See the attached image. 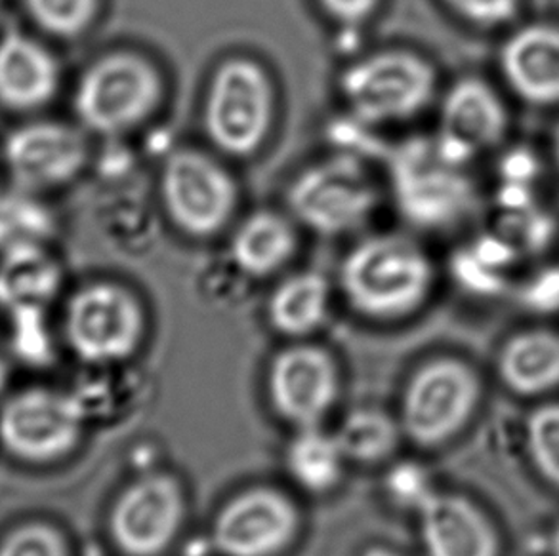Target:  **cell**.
Listing matches in <instances>:
<instances>
[{
  "instance_id": "6da1fadb",
  "label": "cell",
  "mask_w": 559,
  "mask_h": 556,
  "mask_svg": "<svg viewBox=\"0 0 559 556\" xmlns=\"http://www.w3.org/2000/svg\"><path fill=\"white\" fill-rule=\"evenodd\" d=\"M388 185L397 214L424 233L454 231L481 206L474 165L445 149L436 134L407 137L393 147Z\"/></svg>"
},
{
  "instance_id": "7a4b0ae2",
  "label": "cell",
  "mask_w": 559,
  "mask_h": 556,
  "mask_svg": "<svg viewBox=\"0 0 559 556\" xmlns=\"http://www.w3.org/2000/svg\"><path fill=\"white\" fill-rule=\"evenodd\" d=\"M436 278V264L416 239L374 233L357 241L342 257L338 285L357 313L395 321L423 307Z\"/></svg>"
},
{
  "instance_id": "3957f363",
  "label": "cell",
  "mask_w": 559,
  "mask_h": 556,
  "mask_svg": "<svg viewBox=\"0 0 559 556\" xmlns=\"http://www.w3.org/2000/svg\"><path fill=\"white\" fill-rule=\"evenodd\" d=\"M341 98L354 121L392 126L415 121L438 99L439 76L428 58L411 50H382L342 71Z\"/></svg>"
},
{
  "instance_id": "277c9868",
  "label": "cell",
  "mask_w": 559,
  "mask_h": 556,
  "mask_svg": "<svg viewBox=\"0 0 559 556\" xmlns=\"http://www.w3.org/2000/svg\"><path fill=\"white\" fill-rule=\"evenodd\" d=\"M163 76L152 61L129 50L106 53L76 83L73 109L81 129L96 136L142 126L163 99Z\"/></svg>"
},
{
  "instance_id": "5b68a950",
  "label": "cell",
  "mask_w": 559,
  "mask_h": 556,
  "mask_svg": "<svg viewBox=\"0 0 559 556\" xmlns=\"http://www.w3.org/2000/svg\"><path fill=\"white\" fill-rule=\"evenodd\" d=\"M380 189L357 157L336 155L298 173L288 185V216L326 239L359 233L380 208Z\"/></svg>"
},
{
  "instance_id": "8992f818",
  "label": "cell",
  "mask_w": 559,
  "mask_h": 556,
  "mask_svg": "<svg viewBox=\"0 0 559 556\" xmlns=\"http://www.w3.org/2000/svg\"><path fill=\"white\" fill-rule=\"evenodd\" d=\"M275 121V90L267 71L252 58L234 56L214 69L203 106L209 142L229 157L258 153Z\"/></svg>"
},
{
  "instance_id": "52a82bcc",
  "label": "cell",
  "mask_w": 559,
  "mask_h": 556,
  "mask_svg": "<svg viewBox=\"0 0 559 556\" xmlns=\"http://www.w3.org/2000/svg\"><path fill=\"white\" fill-rule=\"evenodd\" d=\"M83 425L81 400L53 387H23L0 404V446L23 463L38 466L68 456Z\"/></svg>"
},
{
  "instance_id": "ba28073f",
  "label": "cell",
  "mask_w": 559,
  "mask_h": 556,
  "mask_svg": "<svg viewBox=\"0 0 559 556\" xmlns=\"http://www.w3.org/2000/svg\"><path fill=\"white\" fill-rule=\"evenodd\" d=\"M160 203L170 221L191 239H211L234 218L239 191L218 160L197 149H178L160 168Z\"/></svg>"
},
{
  "instance_id": "9c48e42d",
  "label": "cell",
  "mask_w": 559,
  "mask_h": 556,
  "mask_svg": "<svg viewBox=\"0 0 559 556\" xmlns=\"http://www.w3.org/2000/svg\"><path fill=\"white\" fill-rule=\"evenodd\" d=\"M144 315L136 298L114 282H94L71 295L63 315L69 346L83 361L114 362L136 349Z\"/></svg>"
},
{
  "instance_id": "30bf717a",
  "label": "cell",
  "mask_w": 559,
  "mask_h": 556,
  "mask_svg": "<svg viewBox=\"0 0 559 556\" xmlns=\"http://www.w3.org/2000/svg\"><path fill=\"white\" fill-rule=\"evenodd\" d=\"M84 132L58 121H31L12 130L2 145L12 185L35 196L75 181L91 157Z\"/></svg>"
},
{
  "instance_id": "8fae6325",
  "label": "cell",
  "mask_w": 559,
  "mask_h": 556,
  "mask_svg": "<svg viewBox=\"0 0 559 556\" xmlns=\"http://www.w3.org/2000/svg\"><path fill=\"white\" fill-rule=\"evenodd\" d=\"M479 399L474 372L459 361L441 359L426 364L408 384L403 423L424 446L445 443L468 421Z\"/></svg>"
},
{
  "instance_id": "7c38bea8",
  "label": "cell",
  "mask_w": 559,
  "mask_h": 556,
  "mask_svg": "<svg viewBox=\"0 0 559 556\" xmlns=\"http://www.w3.org/2000/svg\"><path fill=\"white\" fill-rule=\"evenodd\" d=\"M510 130V106L487 78L461 76L441 96L436 137L469 165L504 147Z\"/></svg>"
},
{
  "instance_id": "4fadbf2b",
  "label": "cell",
  "mask_w": 559,
  "mask_h": 556,
  "mask_svg": "<svg viewBox=\"0 0 559 556\" xmlns=\"http://www.w3.org/2000/svg\"><path fill=\"white\" fill-rule=\"evenodd\" d=\"M502 84L518 101L535 109L559 107V23L510 27L497 52Z\"/></svg>"
},
{
  "instance_id": "5bb4252c",
  "label": "cell",
  "mask_w": 559,
  "mask_h": 556,
  "mask_svg": "<svg viewBox=\"0 0 559 556\" xmlns=\"http://www.w3.org/2000/svg\"><path fill=\"white\" fill-rule=\"evenodd\" d=\"M183 515L182 492L168 476L132 484L111 512V534L129 555L152 556L173 542Z\"/></svg>"
},
{
  "instance_id": "9a60e30c",
  "label": "cell",
  "mask_w": 559,
  "mask_h": 556,
  "mask_svg": "<svg viewBox=\"0 0 559 556\" xmlns=\"http://www.w3.org/2000/svg\"><path fill=\"white\" fill-rule=\"evenodd\" d=\"M296 511L273 489H250L222 509L214 542L227 556H272L295 535Z\"/></svg>"
},
{
  "instance_id": "2e32d148",
  "label": "cell",
  "mask_w": 559,
  "mask_h": 556,
  "mask_svg": "<svg viewBox=\"0 0 559 556\" xmlns=\"http://www.w3.org/2000/svg\"><path fill=\"white\" fill-rule=\"evenodd\" d=\"M338 377L331 356L318 347H293L281 353L270 372V391L277 412L302 427H313L333 407Z\"/></svg>"
},
{
  "instance_id": "e0dca14e",
  "label": "cell",
  "mask_w": 559,
  "mask_h": 556,
  "mask_svg": "<svg viewBox=\"0 0 559 556\" xmlns=\"http://www.w3.org/2000/svg\"><path fill=\"white\" fill-rule=\"evenodd\" d=\"M60 63L37 38L22 31L0 37V106L17 113L48 106L60 88Z\"/></svg>"
},
{
  "instance_id": "ac0fdd59",
  "label": "cell",
  "mask_w": 559,
  "mask_h": 556,
  "mask_svg": "<svg viewBox=\"0 0 559 556\" xmlns=\"http://www.w3.org/2000/svg\"><path fill=\"white\" fill-rule=\"evenodd\" d=\"M418 515L428 556H497L499 553L489 520L464 497L433 492L420 505Z\"/></svg>"
},
{
  "instance_id": "d6986e66",
  "label": "cell",
  "mask_w": 559,
  "mask_h": 556,
  "mask_svg": "<svg viewBox=\"0 0 559 556\" xmlns=\"http://www.w3.org/2000/svg\"><path fill=\"white\" fill-rule=\"evenodd\" d=\"M60 282V267L40 241L17 242L0 256V309L10 316L45 313Z\"/></svg>"
},
{
  "instance_id": "ffe728a7",
  "label": "cell",
  "mask_w": 559,
  "mask_h": 556,
  "mask_svg": "<svg viewBox=\"0 0 559 556\" xmlns=\"http://www.w3.org/2000/svg\"><path fill=\"white\" fill-rule=\"evenodd\" d=\"M295 219L275 210H257L235 227L229 259L247 277L264 278L287 267L298 250Z\"/></svg>"
},
{
  "instance_id": "44dd1931",
  "label": "cell",
  "mask_w": 559,
  "mask_h": 556,
  "mask_svg": "<svg viewBox=\"0 0 559 556\" xmlns=\"http://www.w3.org/2000/svg\"><path fill=\"white\" fill-rule=\"evenodd\" d=\"M523 259L522 252L492 227L454 252L451 275L462 290L495 298L514 288V273Z\"/></svg>"
},
{
  "instance_id": "7402d4cb",
  "label": "cell",
  "mask_w": 559,
  "mask_h": 556,
  "mask_svg": "<svg viewBox=\"0 0 559 556\" xmlns=\"http://www.w3.org/2000/svg\"><path fill=\"white\" fill-rule=\"evenodd\" d=\"M499 374L510 391L523 397L559 387V334L533 328L512 336L500 349Z\"/></svg>"
},
{
  "instance_id": "603a6c76",
  "label": "cell",
  "mask_w": 559,
  "mask_h": 556,
  "mask_svg": "<svg viewBox=\"0 0 559 556\" xmlns=\"http://www.w3.org/2000/svg\"><path fill=\"white\" fill-rule=\"evenodd\" d=\"M331 285L321 273L300 271L273 290L267 315L275 330L304 336L318 330L329 313Z\"/></svg>"
},
{
  "instance_id": "cb8c5ba5",
  "label": "cell",
  "mask_w": 559,
  "mask_h": 556,
  "mask_svg": "<svg viewBox=\"0 0 559 556\" xmlns=\"http://www.w3.org/2000/svg\"><path fill=\"white\" fill-rule=\"evenodd\" d=\"M344 451L336 436L304 427L288 446L287 466L298 484L311 492H325L341 481Z\"/></svg>"
},
{
  "instance_id": "d4e9b609",
  "label": "cell",
  "mask_w": 559,
  "mask_h": 556,
  "mask_svg": "<svg viewBox=\"0 0 559 556\" xmlns=\"http://www.w3.org/2000/svg\"><path fill=\"white\" fill-rule=\"evenodd\" d=\"M336 438L346 458L377 461L393 450L397 431L392 421L377 410H357L344 421Z\"/></svg>"
},
{
  "instance_id": "484cf974",
  "label": "cell",
  "mask_w": 559,
  "mask_h": 556,
  "mask_svg": "<svg viewBox=\"0 0 559 556\" xmlns=\"http://www.w3.org/2000/svg\"><path fill=\"white\" fill-rule=\"evenodd\" d=\"M31 22L46 35L76 38L91 29L99 10V0H23Z\"/></svg>"
},
{
  "instance_id": "4316f807",
  "label": "cell",
  "mask_w": 559,
  "mask_h": 556,
  "mask_svg": "<svg viewBox=\"0 0 559 556\" xmlns=\"http://www.w3.org/2000/svg\"><path fill=\"white\" fill-rule=\"evenodd\" d=\"M525 446L540 476L559 489V402L531 412L525 423Z\"/></svg>"
},
{
  "instance_id": "83f0119b",
  "label": "cell",
  "mask_w": 559,
  "mask_h": 556,
  "mask_svg": "<svg viewBox=\"0 0 559 556\" xmlns=\"http://www.w3.org/2000/svg\"><path fill=\"white\" fill-rule=\"evenodd\" d=\"M461 22L477 31L514 27L522 14L523 0H443Z\"/></svg>"
},
{
  "instance_id": "f1b7e54d",
  "label": "cell",
  "mask_w": 559,
  "mask_h": 556,
  "mask_svg": "<svg viewBox=\"0 0 559 556\" xmlns=\"http://www.w3.org/2000/svg\"><path fill=\"white\" fill-rule=\"evenodd\" d=\"M0 556H68L58 530L45 522H25L0 540Z\"/></svg>"
},
{
  "instance_id": "f546056e",
  "label": "cell",
  "mask_w": 559,
  "mask_h": 556,
  "mask_svg": "<svg viewBox=\"0 0 559 556\" xmlns=\"http://www.w3.org/2000/svg\"><path fill=\"white\" fill-rule=\"evenodd\" d=\"M27 193L20 189L2 191L0 189V246L8 249L12 244L23 241H38L33 233V227L40 226V216L33 214V206Z\"/></svg>"
},
{
  "instance_id": "4dcf8cb0",
  "label": "cell",
  "mask_w": 559,
  "mask_h": 556,
  "mask_svg": "<svg viewBox=\"0 0 559 556\" xmlns=\"http://www.w3.org/2000/svg\"><path fill=\"white\" fill-rule=\"evenodd\" d=\"M512 292L527 311L540 315L556 313L559 311V265H543L537 271L515 280Z\"/></svg>"
},
{
  "instance_id": "1f68e13d",
  "label": "cell",
  "mask_w": 559,
  "mask_h": 556,
  "mask_svg": "<svg viewBox=\"0 0 559 556\" xmlns=\"http://www.w3.org/2000/svg\"><path fill=\"white\" fill-rule=\"evenodd\" d=\"M388 492L403 507L418 511L420 505L436 492L431 488L430 476L424 469L413 463L397 466L388 476Z\"/></svg>"
},
{
  "instance_id": "d6a6232c",
  "label": "cell",
  "mask_w": 559,
  "mask_h": 556,
  "mask_svg": "<svg viewBox=\"0 0 559 556\" xmlns=\"http://www.w3.org/2000/svg\"><path fill=\"white\" fill-rule=\"evenodd\" d=\"M543 166L527 147L504 149L499 162V183L504 185H537Z\"/></svg>"
},
{
  "instance_id": "836d02e7",
  "label": "cell",
  "mask_w": 559,
  "mask_h": 556,
  "mask_svg": "<svg viewBox=\"0 0 559 556\" xmlns=\"http://www.w3.org/2000/svg\"><path fill=\"white\" fill-rule=\"evenodd\" d=\"M380 2L382 0H318L326 17L344 27H359L369 22L377 14Z\"/></svg>"
},
{
  "instance_id": "e575fe53",
  "label": "cell",
  "mask_w": 559,
  "mask_h": 556,
  "mask_svg": "<svg viewBox=\"0 0 559 556\" xmlns=\"http://www.w3.org/2000/svg\"><path fill=\"white\" fill-rule=\"evenodd\" d=\"M550 160H552L554 170L559 173V119L554 124L552 134H550Z\"/></svg>"
},
{
  "instance_id": "d590c367",
  "label": "cell",
  "mask_w": 559,
  "mask_h": 556,
  "mask_svg": "<svg viewBox=\"0 0 559 556\" xmlns=\"http://www.w3.org/2000/svg\"><path fill=\"white\" fill-rule=\"evenodd\" d=\"M8 379H10V368H8V362L0 356V395L7 389Z\"/></svg>"
},
{
  "instance_id": "8d00e7d4",
  "label": "cell",
  "mask_w": 559,
  "mask_h": 556,
  "mask_svg": "<svg viewBox=\"0 0 559 556\" xmlns=\"http://www.w3.org/2000/svg\"><path fill=\"white\" fill-rule=\"evenodd\" d=\"M552 555L559 556V524L552 535Z\"/></svg>"
},
{
  "instance_id": "74e56055",
  "label": "cell",
  "mask_w": 559,
  "mask_h": 556,
  "mask_svg": "<svg viewBox=\"0 0 559 556\" xmlns=\"http://www.w3.org/2000/svg\"><path fill=\"white\" fill-rule=\"evenodd\" d=\"M367 556H397V555H395V553H392V551L374 549V551H371V553H367Z\"/></svg>"
}]
</instances>
